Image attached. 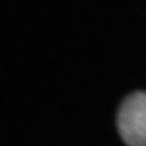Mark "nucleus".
<instances>
[{"label":"nucleus","instance_id":"nucleus-1","mask_svg":"<svg viewBox=\"0 0 146 146\" xmlns=\"http://www.w3.org/2000/svg\"><path fill=\"white\" fill-rule=\"evenodd\" d=\"M117 126L128 146H146V92L136 91L123 100Z\"/></svg>","mask_w":146,"mask_h":146}]
</instances>
